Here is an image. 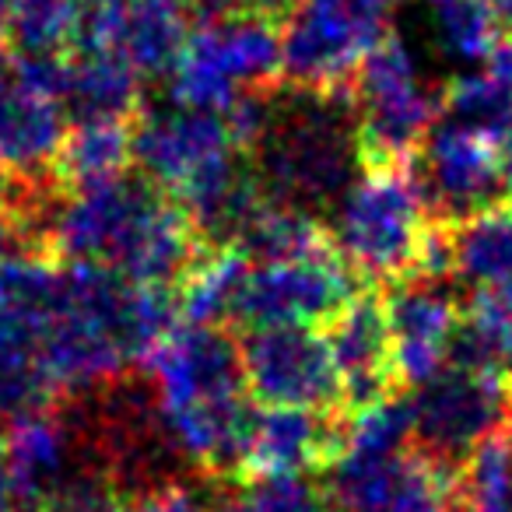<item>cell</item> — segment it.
Returning <instances> with one entry per match:
<instances>
[{
    "label": "cell",
    "instance_id": "obj_31",
    "mask_svg": "<svg viewBox=\"0 0 512 512\" xmlns=\"http://www.w3.org/2000/svg\"><path fill=\"white\" fill-rule=\"evenodd\" d=\"M512 113V85H505L495 74H467L449 85H442V116L470 123L498 137L502 123Z\"/></svg>",
    "mask_w": 512,
    "mask_h": 512
},
{
    "label": "cell",
    "instance_id": "obj_10",
    "mask_svg": "<svg viewBox=\"0 0 512 512\" xmlns=\"http://www.w3.org/2000/svg\"><path fill=\"white\" fill-rule=\"evenodd\" d=\"M323 330L341 376L344 411H362L393 393H407L397 372V355H393L383 288L362 285Z\"/></svg>",
    "mask_w": 512,
    "mask_h": 512
},
{
    "label": "cell",
    "instance_id": "obj_26",
    "mask_svg": "<svg viewBox=\"0 0 512 512\" xmlns=\"http://www.w3.org/2000/svg\"><path fill=\"white\" fill-rule=\"evenodd\" d=\"M327 491L302 474L214 484L211 512H327Z\"/></svg>",
    "mask_w": 512,
    "mask_h": 512
},
{
    "label": "cell",
    "instance_id": "obj_17",
    "mask_svg": "<svg viewBox=\"0 0 512 512\" xmlns=\"http://www.w3.org/2000/svg\"><path fill=\"white\" fill-rule=\"evenodd\" d=\"M4 453H8V474L18 498L39 505L50 484L74 463V439L60 407L53 404L8 418Z\"/></svg>",
    "mask_w": 512,
    "mask_h": 512
},
{
    "label": "cell",
    "instance_id": "obj_29",
    "mask_svg": "<svg viewBox=\"0 0 512 512\" xmlns=\"http://www.w3.org/2000/svg\"><path fill=\"white\" fill-rule=\"evenodd\" d=\"M43 512H127L130 498L120 488L113 474L102 463L81 460L74 456V463L50 484L43 498H39Z\"/></svg>",
    "mask_w": 512,
    "mask_h": 512
},
{
    "label": "cell",
    "instance_id": "obj_12",
    "mask_svg": "<svg viewBox=\"0 0 512 512\" xmlns=\"http://www.w3.org/2000/svg\"><path fill=\"white\" fill-rule=\"evenodd\" d=\"M327 474V502L341 512H432L453 502V477L414 446L376 460H337Z\"/></svg>",
    "mask_w": 512,
    "mask_h": 512
},
{
    "label": "cell",
    "instance_id": "obj_3",
    "mask_svg": "<svg viewBox=\"0 0 512 512\" xmlns=\"http://www.w3.org/2000/svg\"><path fill=\"white\" fill-rule=\"evenodd\" d=\"M362 165H407L442 116V88H421L404 39L386 29L351 74Z\"/></svg>",
    "mask_w": 512,
    "mask_h": 512
},
{
    "label": "cell",
    "instance_id": "obj_5",
    "mask_svg": "<svg viewBox=\"0 0 512 512\" xmlns=\"http://www.w3.org/2000/svg\"><path fill=\"white\" fill-rule=\"evenodd\" d=\"M393 0H299L281 25V81L348 88L358 60L386 32Z\"/></svg>",
    "mask_w": 512,
    "mask_h": 512
},
{
    "label": "cell",
    "instance_id": "obj_20",
    "mask_svg": "<svg viewBox=\"0 0 512 512\" xmlns=\"http://www.w3.org/2000/svg\"><path fill=\"white\" fill-rule=\"evenodd\" d=\"M197 22V0H130L120 53L144 81L169 78Z\"/></svg>",
    "mask_w": 512,
    "mask_h": 512
},
{
    "label": "cell",
    "instance_id": "obj_41",
    "mask_svg": "<svg viewBox=\"0 0 512 512\" xmlns=\"http://www.w3.org/2000/svg\"><path fill=\"white\" fill-rule=\"evenodd\" d=\"M509 400H512V383H509Z\"/></svg>",
    "mask_w": 512,
    "mask_h": 512
},
{
    "label": "cell",
    "instance_id": "obj_23",
    "mask_svg": "<svg viewBox=\"0 0 512 512\" xmlns=\"http://www.w3.org/2000/svg\"><path fill=\"white\" fill-rule=\"evenodd\" d=\"M235 249L249 264H278V260H302V256L334 249V239H330L327 218L267 197L239 232Z\"/></svg>",
    "mask_w": 512,
    "mask_h": 512
},
{
    "label": "cell",
    "instance_id": "obj_38",
    "mask_svg": "<svg viewBox=\"0 0 512 512\" xmlns=\"http://www.w3.org/2000/svg\"><path fill=\"white\" fill-rule=\"evenodd\" d=\"M11 512H43V509H39V505H32V502H22V505H15Z\"/></svg>",
    "mask_w": 512,
    "mask_h": 512
},
{
    "label": "cell",
    "instance_id": "obj_18",
    "mask_svg": "<svg viewBox=\"0 0 512 512\" xmlns=\"http://www.w3.org/2000/svg\"><path fill=\"white\" fill-rule=\"evenodd\" d=\"M446 365L512 383V285L467 288Z\"/></svg>",
    "mask_w": 512,
    "mask_h": 512
},
{
    "label": "cell",
    "instance_id": "obj_33",
    "mask_svg": "<svg viewBox=\"0 0 512 512\" xmlns=\"http://www.w3.org/2000/svg\"><path fill=\"white\" fill-rule=\"evenodd\" d=\"M15 505H22V498H18L15 484H11L8 453H4V435H0V512H11Z\"/></svg>",
    "mask_w": 512,
    "mask_h": 512
},
{
    "label": "cell",
    "instance_id": "obj_36",
    "mask_svg": "<svg viewBox=\"0 0 512 512\" xmlns=\"http://www.w3.org/2000/svg\"><path fill=\"white\" fill-rule=\"evenodd\" d=\"M491 11H495L498 25H502L505 36H512V0H484Z\"/></svg>",
    "mask_w": 512,
    "mask_h": 512
},
{
    "label": "cell",
    "instance_id": "obj_15",
    "mask_svg": "<svg viewBox=\"0 0 512 512\" xmlns=\"http://www.w3.org/2000/svg\"><path fill=\"white\" fill-rule=\"evenodd\" d=\"M460 285L435 278H407L383 288L386 320L393 334V355L404 386H421L446 365L449 341L460 323Z\"/></svg>",
    "mask_w": 512,
    "mask_h": 512
},
{
    "label": "cell",
    "instance_id": "obj_28",
    "mask_svg": "<svg viewBox=\"0 0 512 512\" xmlns=\"http://www.w3.org/2000/svg\"><path fill=\"white\" fill-rule=\"evenodd\" d=\"M411 418L414 411L407 393H393L362 411H348L341 460H376V456L400 453L404 446H411Z\"/></svg>",
    "mask_w": 512,
    "mask_h": 512
},
{
    "label": "cell",
    "instance_id": "obj_24",
    "mask_svg": "<svg viewBox=\"0 0 512 512\" xmlns=\"http://www.w3.org/2000/svg\"><path fill=\"white\" fill-rule=\"evenodd\" d=\"M249 267L253 264L235 246L207 249L176 288L179 320L193 327H232V309Z\"/></svg>",
    "mask_w": 512,
    "mask_h": 512
},
{
    "label": "cell",
    "instance_id": "obj_42",
    "mask_svg": "<svg viewBox=\"0 0 512 512\" xmlns=\"http://www.w3.org/2000/svg\"><path fill=\"white\" fill-rule=\"evenodd\" d=\"M505 512H512V502H509V509H505Z\"/></svg>",
    "mask_w": 512,
    "mask_h": 512
},
{
    "label": "cell",
    "instance_id": "obj_32",
    "mask_svg": "<svg viewBox=\"0 0 512 512\" xmlns=\"http://www.w3.org/2000/svg\"><path fill=\"white\" fill-rule=\"evenodd\" d=\"M211 502L214 481H204L200 474H179L134 495L127 512H211Z\"/></svg>",
    "mask_w": 512,
    "mask_h": 512
},
{
    "label": "cell",
    "instance_id": "obj_30",
    "mask_svg": "<svg viewBox=\"0 0 512 512\" xmlns=\"http://www.w3.org/2000/svg\"><path fill=\"white\" fill-rule=\"evenodd\" d=\"M432 18L442 46L463 60H488L505 36L484 0H432Z\"/></svg>",
    "mask_w": 512,
    "mask_h": 512
},
{
    "label": "cell",
    "instance_id": "obj_1",
    "mask_svg": "<svg viewBox=\"0 0 512 512\" xmlns=\"http://www.w3.org/2000/svg\"><path fill=\"white\" fill-rule=\"evenodd\" d=\"M246 155L267 197L330 218L362 169L351 85L316 92L278 81L264 130Z\"/></svg>",
    "mask_w": 512,
    "mask_h": 512
},
{
    "label": "cell",
    "instance_id": "obj_19",
    "mask_svg": "<svg viewBox=\"0 0 512 512\" xmlns=\"http://www.w3.org/2000/svg\"><path fill=\"white\" fill-rule=\"evenodd\" d=\"M134 130L137 116L74 120L57 151V179L71 193L123 179L134 162Z\"/></svg>",
    "mask_w": 512,
    "mask_h": 512
},
{
    "label": "cell",
    "instance_id": "obj_25",
    "mask_svg": "<svg viewBox=\"0 0 512 512\" xmlns=\"http://www.w3.org/2000/svg\"><path fill=\"white\" fill-rule=\"evenodd\" d=\"M460 512H505L512 502V418L491 428L453 477Z\"/></svg>",
    "mask_w": 512,
    "mask_h": 512
},
{
    "label": "cell",
    "instance_id": "obj_21",
    "mask_svg": "<svg viewBox=\"0 0 512 512\" xmlns=\"http://www.w3.org/2000/svg\"><path fill=\"white\" fill-rule=\"evenodd\" d=\"M148 81L134 71L123 53H67L64 113L74 120L141 116Z\"/></svg>",
    "mask_w": 512,
    "mask_h": 512
},
{
    "label": "cell",
    "instance_id": "obj_6",
    "mask_svg": "<svg viewBox=\"0 0 512 512\" xmlns=\"http://www.w3.org/2000/svg\"><path fill=\"white\" fill-rule=\"evenodd\" d=\"M362 288L358 274L337 249L253 264L232 309V330L253 327H327L351 295Z\"/></svg>",
    "mask_w": 512,
    "mask_h": 512
},
{
    "label": "cell",
    "instance_id": "obj_9",
    "mask_svg": "<svg viewBox=\"0 0 512 512\" xmlns=\"http://www.w3.org/2000/svg\"><path fill=\"white\" fill-rule=\"evenodd\" d=\"M411 172L435 221H460L509 197L498 137L449 116H439L428 130Z\"/></svg>",
    "mask_w": 512,
    "mask_h": 512
},
{
    "label": "cell",
    "instance_id": "obj_27",
    "mask_svg": "<svg viewBox=\"0 0 512 512\" xmlns=\"http://www.w3.org/2000/svg\"><path fill=\"white\" fill-rule=\"evenodd\" d=\"M81 0H11L4 43L11 57L71 53Z\"/></svg>",
    "mask_w": 512,
    "mask_h": 512
},
{
    "label": "cell",
    "instance_id": "obj_37",
    "mask_svg": "<svg viewBox=\"0 0 512 512\" xmlns=\"http://www.w3.org/2000/svg\"><path fill=\"white\" fill-rule=\"evenodd\" d=\"M8 11H11V0H0V36H4V25H8Z\"/></svg>",
    "mask_w": 512,
    "mask_h": 512
},
{
    "label": "cell",
    "instance_id": "obj_14",
    "mask_svg": "<svg viewBox=\"0 0 512 512\" xmlns=\"http://www.w3.org/2000/svg\"><path fill=\"white\" fill-rule=\"evenodd\" d=\"M165 414L197 400L246 390L239 337L232 327H176L144 362Z\"/></svg>",
    "mask_w": 512,
    "mask_h": 512
},
{
    "label": "cell",
    "instance_id": "obj_11",
    "mask_svg": "<svg viewBox=\"0 0 512 512\" xmlns=\"http://www.w3.org/2000/svg\"><path fill=\"white\" fill-rule=\"evenodd\" d=\"M235 151L232 130L218 109H193L172 102V109H151L144 102L134 130V162L144 179L172 193L197 172Z\"/></svg>",
    "mask_w": 512,
    "mask_h": 512
},
{
    "label": "cell",
    "instance_id": "obj_34",
    "mask_svg": "<svg viewBox=\"0 0 512 512\" xmlns=\"http://www.w3.org/2000/svg\"><path fill=\"white\" fill-rule=\"evenodd\" d=\"M498 155H502V176L512 197V113H509V120L502 123V130H498Z\"/></svg>",
    "mask_w": 512,
    "mask_h": 512
},
{
    "label": "cell",
    "instance_id": "obj_13",
    "mask_svg": "<svg viewBox=\"0 0 512 512\" xmlns=\"http://www.w3.org/2000/svg\"><path fill=\"white\" fill-rule=\"evenodd\" d=\"M348 411H309V407H264L256 414L239 481L253 477L327 474L344 453Z\"/></svg>",
    "mask_w": 512,
    "mask_h": 512
},
{
    "label": "cell",
    "instance_id": "obj_39",
    "mask_svg": "<svg viewBox=\"0 0 512 512\" xmlns=\"http://www.w3.org/2000/svg\"><path fill=\"white\" fill-rule=\"evenodd\" d=\"M432 512H460V505H456V502H446V505H439V509H432Z\"/></svg>",
    "mask_w": 512,
    "mask_h": 512
},
{
    "label": "cell",
    "instance_id": "obj_8",
    "mask_svg": "<svg viewBox=\"0 0 512 512\" xmlns=\"http://www.w3.org/2000/svg\"><path fill=\"white\" fill-rule=\"evenodd\" d=\"M235 337L253 404L309 411L344 407L341 376L330 358L327 337L316 334V327H253Z\"/></svg>",
    "mask_w": 512,
    "mask_h": 512
},
{
    "label": "cell",
    "instance_id": "obj_4",
    "mask_svg": "<svg viewBox=\"0 0 512 512\" xmlns=\"http://www.w3.org/2000/svg\"><path fill=\"white\" fill-rule=\"evenodd\" d=\"M169 78L172 102L225 113L239 88L281 78V29L260 15L197 22Z\"/></svg>",
    "mask_w": 512,
    "mask_h": 512
},
{
    "label": "cell",
    "instance_id": "obj_2",
    "mask_svg": "<svg viewBox=\"0 0 512 512\" xmlns=\"http://www.w3.org/2000/svg\"><path fill=\"white\" fill-rule=\"evenodd\" d=\"M330 239L362 285L390 288L421 271L432 214L407 165H362L330 211Z\"/></svg>",
    "mask_w": 512,
    "mask_h": 512
},
{
    "label": "cell",
    "instance_id": "obj_35",
    "mask_svg": "<svg viewBox=\"0 0 512 512\" xmlns=\"http://www.w3.org/2000/svg\"><path fill=\"white\" fill-rule=\"evenodd\" d=\"M11 246V211H8V186L0 176V249Z\"/></svg>",
    "mask_w": 512,
    "mask_h": 512
},
{
    "label": "cell",
    "instance_id": "obj_7",
    "mask_svg": "<svg viewBox=\"0 0 512 512\" xmlns=\"http://www.w3.org/2000/svg\"><path fill=\"white\" fill-rule=\"evenodd\" d=\"M411 446L456 477L467 453L502 421L512 418L509 386L488 372L442 365L411 397Z\"/></svg>",
    "mask_w": 512,
    "mask_h": 512
},
{
    "label": "cell",
    "instance_id": "obj_16",
    "mask_svg": "<svg viewBox=\"0 0 512 512\" xmlns=\"http://www.w3.org/2000/svg\"><path fill=\"white\" fill-rule=\"evenodd\" d=\"M64 116V106L50 95L29 92L15 81L0 88V176L11 183L57 179Z\"/></svg>",
    "mask_w": 512,
    "mask_h": 512
},
{
    "label": "cell",
    "instance_id": "obj_40",
    "mask_svg": "<svg viewBox=\"0 0 512 512\" xmlns=\"http://www.w3.org/2000/svg\"><path fill=\"white\" fill-rule=\"evenodd\" d=\"M327 512H341V509H334V505H330V509H327Z\"/></svg>",
    "mask_w": 512,
    "mask_h": 512
},
{
    "label": "cell",
    "instance_id": "obj_22",
    "mask_svg": "<svg viewBox=\"0 0 512 512\" xmlns=\"http://www.w3.org/2000/svg\"><path fill=\"white\" fill-rule=\"evenodd\" d=\"M446 225L453 274L460 285H512V197Z\"/></svg>",
    "mask_w": 512,
    "mask_h": 512
}]
</instances>
